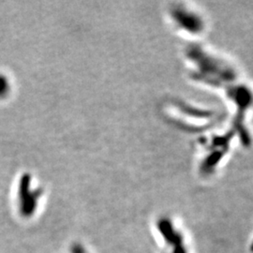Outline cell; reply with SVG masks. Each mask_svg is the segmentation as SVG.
I'll use <instances>...</instances> for the list:
<instances>
[{
    "instance_id": "obj_1",
    "label": "cell",
    "mask_w": 253,
    "mask_h": 253,
    "mask_svg": "<svg viewBox=\"0 0 253 253\" xmlns=\"http://www.w3.org/2000/svg\"><path fill=\"white\" fill-rule=\"evenodd\" d=\"M9 90V82L6 77L0 76V95H5Z\"/></svg>"
}]
</instances>
